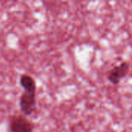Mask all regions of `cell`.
I'll use <instances>...</instances> for the list:
<instances>
[{
  "label": "cell",
  "mask_w": 132,
  "mask_h": 132,
  "mask_svg": "<svg viewBox=\"0 0 132 132\" xmlns=\"http://www.w3.org/2000/svg\"><path fill=\"white\" fill-rule=\"evenodd\" d=\"M19 105L24 116H30L36 108V91L23 90L19 97Z\"/></svg>",
  "instance_id": "1"
},
{
  "label": "cell",
  "mask_w": 132,
  "mask_h": 132,
  "mask_svg": "<svg viewBox=\"0 0 132 132\" xmlns=\"http://www.w3.org/2000/svg\"><path fill=\"white\" fill-rule=\"evenodd\" d=\"M9 132H32V123L24 115H14L9 119Z\"/></svg>",
  "instance_id": "2"
},
{
  "label": "cell",
  "mask_w": 132,
  "mask_h": 132,
  "mask_svg": "<svg viewBox=\"0 0 132 132\" xmlns=\"http://www.w3.org/2000/svg\"><path fill=\"white\" fill-rule=\"evenodd\" d=\"M130 70V65L128 62H122L114 67L108 73V80L113 85H118L125 79Z\"/></svg>",
  "instance_id": "3"
},
{
  "label": "cell",
  "mask_w": 132,
  "mask_h": 132,
  "mask_svg": "<svg viewBox=\"0 0 132 132\" xmlns=\"http://www.w3.org/2000/svg\"><path fill=\"white\" fill-rule=\"evenodd\" d=\"M19 84L23 90L36 91V83L32 77L29 74H22L19 78Z\"/></svg>",
  "instance_id": "4"
}]
</instances>
